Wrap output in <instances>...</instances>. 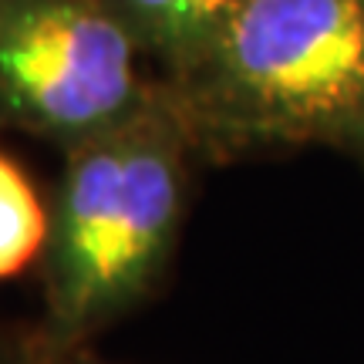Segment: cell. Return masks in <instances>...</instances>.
<instances>
[{"mask_svg":"<svg viewBox=\"0 0 364 364\" xmlns=\"http://www.w3.org/2000/svg\"><path fill=\"white\" fill-rule=\"evenodd\" d=\"M344 152H351V156H354V159H358V162H361V166H364V122H361V125H358V132H354V135H351V142L344 145Z\"/></svg>","mask_w":364,"mask_h":364,"instance_id":"obj_7","label":"cell"},{"mask_svg":"<svg viewBox=\"0 0 364 364\" xmlns=\"http://www.w3.org/2000/svg\"><path fill=\"white\" fill-rule=\"evenodd\" d=\"M0 364H61L41 341L38 324L7 327L0 324Z\"/></svg>","mask_w":364,"mask_h":364,"instance_id":"obj_6","label":"cell"},{"mask_svg":"<svg viewBox=\"0 0 364 364\" xmlns=\"http://www.w3.org/2000/svg\"><path fill=\"white\" fill-rule=\"evenodd\" d=\"M48 220L51 213L44 209L31 176L0 152V280H11L41 260Z\"/></svg>","mask_w":364,"mask_h":364,"instance_id":"obj_5","label":"cell"},{"mask_svg":"<svg viewBox=\"0 0 364 364\" xmlns=\"http://www.w3.org/2000/svg\"><path fill=\"white\" fill-rule=\"evenodd\" d=\"M196 152L169 95L152 98L91 139L68 145L54 193L41 341L75 364L88 341L142 304L169 267L189 209Z\"/></svg>","mask_w":364,"mask_h":364,"instance_id":"obj_1","label":"cell"},{"mask_svg":"<svg viewBox=\"0 0 364 364\" xmlns=\"http://www.w3.org/2000/svg\"><path fill=\"white\" fill-rule=\"evenodd\" d=\"M162 88L216 162L344 149L364 122V0H240L216 44Z\"/></svg>","mask_w":364,"mask_h":364,"instance_id":"obj_2","label":"cell"},{"mask_svg":"<svg viewBox=\"0 0 364 364\" xmlns=\"http://www.w3.org/2000/svg\"><path fill=\"white\" fill-rule=\"evenodd\" d=\"M142 58L105 0H0V125L65 152L152 98Z\"/></svg>","mask_w":364,"mask_h":364,"instance_id":"obj_3","label":"cell"},{"mask_svg":"<svg viewBox=\"0 0 364 364\" xmlns=\"http://www.w3.org/2000/svg\"><path fill=\"white\" fill-rule=\"evenodd\" d=\"M125 21L149 61L162 68L159 81L186 75L216 44L240 0H105Z\"/></svg>","mask_w":364,"mask_h":364,"instance_id":"obj_4","label":"cell"},{"mask_svg":"<svg viewBox=\"0 0 364 364\" xmlns=\"http://www.w3.org/2000/svg\"><path fill=\"white\" fill-rule=\"evenodd\" d=\"M75 364H105V361H98V358H91V354L85 351V354H78V361Z\"/></svg>","mask_w":364,"mask_h":364,"instance_id":"obj_8","label":"cell"}]
</instances>
